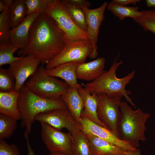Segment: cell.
<instances>
[{"label":"cell","instance_id":"obj_9","mask_svg":"<svg viewBox=\"0 0 155 155\" xmlns=\"http://www.w3.org/2000/svg\"><path fill=\"white\" fill-rule=\"evenodd\" d=\"M97 95L98 118L118 137L117 123L120 114L119 106L123 96L119 94L111 98L104 93Z\"/></svg>","mask_w":155,"mask_h":155},{"label":"cell","instance_id":"obj_4","mask_svg":"<svg viewBox=\"0 0 155 155\" xmlns=\"http://www.w3.org/2000/svg\"><path fill=\"white\" fill-rule=\"evenodd\" d=\"M119 57V55L108 71H104L100 77L92 82L82 85L91 93H104L111 98L121 94L127 102L135 108V104L129 97L131 91L125 89L126 86L134 78L135 72L133 70L125 76L118 78L116 75V71L123 62L122 61L117 62Z\"/></svg>","mask_w":155,"mask_h":155},{"label":"cell","instance_id":"obj_15","mask_svg":"<svg viewBox=\"0 0 155 155\" xmlns=\"http://www.w3.org/2000/svg\"><path fill=\"white\" fill-rule=\"evenodd\" d=\"M105 60L103 57H98L94 60L79 64L76 70L77 79L88 81H93L104 71Z\"/></svg>","mask_w":155,"mask_h":155},{"label":"cell","instance_id":"obj_32","mask_svg":"<svg viewBox=\"0 0 155 155\" xmlns=\"http://www.w3.org/2000/svg\"><path fill=\"white\" fill-rule=\"evenodd\" d=\"M68 3L78 8L83 9L89 8L91 6L90 3L86 0H65Z\"/></svg>","mask_w":155,"mask_h":155},{"label":"cell","instance_id":"obj_29","mask_svg":"<svg viewBox=\"0 0 155 155\" xmlns=\"http://www.w3.org/2000/svg\"><path fill=\"white\" fill-rule=\"evenodd\" d=\"M10 29L9 9L7 8L0 14V43L9 41Z\"/></svg>","mask_w":155,"mask_h":155},{"label":"cell","instance_id":"obj_14","mask_svg":"<svg viewBox=\"0 0 155 155\" xmlns=\"http://www.w3.org/2000/svg\"><path fill=\"white\" fill-rule=\"evenodd\" d=\"M40 14L37 13L28 15L18 25L11 29L9 34V41L19 50L27 46L32 26Z\"/></svg>","mask_w":155,"mask_h":155},{"label":"cell","instance_id":"obj_36","mask_svg":"<svg viewBox=\"0 0 155 155\" xmlns=\"http://www.w3.org/2000/svg\"><path fill=\"white\" fill-rule=\"evenodd\" d=\"M5 6L9 9L12 5L13 0H2Z\"/></svg>","mask_w":155,"mask_h":155},{"label":"cell","instance_id":"obj_1","mask_svg":"<svg viewBox=\"0 0 155 155\" xmlns=\"http://www.w3.org/2000/svg\"><path fill=\"white\" fill-rule=\"evenodd\" d=\"M65 34L55 21L46 13H40L31 27L27 46L19 50L20 57L31 56L45 65L63 49Z\"/></svg>","mask_w":155,"mask_h":155},{"label":"cell","instance_id":"obj_8","mask_svg":"<svg viewBox=\"0 0 155 155\" xmlns=\"http://www.w3.org/2000/svg\"><path fill=\"white\" fill-rule=\"evenodd\" d=\"M42 139L50 153L74 155V139L70 133H66L43 123H40Z\"/></svg>","mask_w":155,"mask_h":155},{"label":"cell","instance_id":"obj_24","mask_svg":"<svg viewBox=\"0 0 155 155\" xmlns=\"http://www.w3.org/2000/svg\"><path fill=\"white\" fill-rule=\"evenodd\" d=\"M73 137L74 155H93L90 143L84 132L80 129Z\"/></svg>","mask_w":155,"mask_h":155},{"label":"cell","instance_id":"obj_18","mask_svg":"<svg viewBox=\"0 0 155 155\" xmlns=\"http://www.w3.org/2000/svg\"><path fill=\"white\" fill-rule=\"evenodd\" d=\"M85 133L93 155H126L128 153V151H125L106 140L90 134Z\"/></svg>","mask_w":155,"mask_h":155},{"label":"cell","instance_id":"obj_22","mask_svg":"<svg viewBox=\"0 0 155 155\" xmlns=\"http://www.w3.org/2000/svg\"><path fill=\"white\" fill-rule=\"evenodd\" d=\"M107 8L120 21L127 17L131 18L135 20L140 14L138 7L121 5L111 1L108 3Z\"/></svg>","mask_w":155,"mask_h":155},{"label":"cell","instance_id":"obj_33","mask_svg":"<svg viewBox=\"0 0 155 155\" xmlns=\"http://www.w3.org/2000/svg\"><path fill=\"white\" fill-rule=\"evenodd\" d=\"M112 2L118 5L126 6L127 5L132 4L134 5H136L137 3L140 1V0H113Z\"/></svg>","mask_w":155,"mask_h":155},{"label":"cell","instance_id":"obj_34","mask_svg":"<svg viewBox=\"0 0 155 155\" xmlns=\"http://www.w3.org/2000/svg\"><path fill=\"white\" fill-rule=\"evenodd\" d=\"M29 134L27 131L25 129L24 133V136L27 145L28 155H35L34 152L32 149L30 144L28 135Z\"/></svg>","mask_w":155,"mask_h":155},{"label":"cell","instance_id":"obj_10","mask_svg":"<svg viewBox=\"0 0 155 155\" xmlns=\"http://www.w3.org/2000/svg\"><path fill=\"white\" fill-rule=\"evenodd\" d=\"M35 121L45 123L60 130L65 128L73 137L80 129L79 124L67 108L57 109L40 114L36 117Z\"/></svg>","mask_w":155,"mask_h":155},{"label":"cell","instance_id":"obj_6","mask_svg":"<svg viewBox=\"0 0 155 155\" xmlns=\"http://www.w3.org/2000/svg\"><path fill=\"white\" fill-rule=\"evenodd\" d=\"M97 55L90 40H72L66 39L63 50L48 62L45 67L49 69L69 62L83 63L85 62L88 57L94 59Z\"/></svg>","mask_w":155,"mask_h":155},{"label":"cell","instance_id":"obj_28","mask_svg":"<svg viewBox=\"0 0 155 155\" xmlns=\"http://www.w3.org/2000/svg\"><path fill=\"white\" fill-rule=\"evenodd\" d=\"M14 78L8 69L0 67V92H9L14 90Z\"/></svg>","mask_w":155,"mask_h":155},{"label":"cell","instance_id":"obj_13","mask_svg":"<svg viewBox=\"0 0 155 155\" xmlns=\"http://www.w3.org/2000/svg\"><path fill=\"white\" fill-rule=\"evenodd\" d=\"M108 4L107 2H105L100 7L95 9H83L87 25V32L93 45L95 52L97 55V44L99 28L104 19V12Z\"/></svg>","mask_w":155,"mask_h":155},{"label":"cell","instance_id":"obj_5","mask_svg":"<svg viewBox=\"0 0 155 155\" xmlns=\"http://www.w3.org/2000/svg\"><path fill=\"white\" fill-rule=\"evenodd\" d=\"M33 92L49 98H60L70 86L65 81L48 75L41 65L24 84Z\"/></svg>","mask_w":155,"mask_h":155},{"label":"cell","instance_id":"obj_16","mask_svg":"<svg viewBox=\"0 0 155 155\" xmlns=\"http://www.w3.org/2000/svg\"><path fill=\"white\" fill-rule=\"evenodd\" d=\"M84 104L81 117H85L97 124L105 128H107L99 119L97 115L98 95L91 93L85 87L82 86L78 88ZM108 129V128H107Z\"/></svg>","mask_w":155,"mask_h":155},{"label":"cell","instance_id":"obj_20","mask_svg":"<svg viewBox=\"0 0 155 155\" xmlns=\"http://www.w3.org/2000/svg\"><path fill=\"white\" fill-rule=\"evenodd\" d=\"M19 92H0V113L17 120L21 117L18 106Z\"/></svg>","mask_w":155,"mask_h":155},{"label":"cell","instance_id":"obj_35","mask_svg":"<svg viewBox=\"0 0 155 155\" xmlns=\"http://www.w3.org/2000/svg\"><path fill=\"white\" fill-rule=\"evenodd\" d=\"M146 6L149 7H155V0H146Z\"/></svg>","mask_w":155,"mask_h":155},{"label":"cell","instance_id":"obj_38","mask_svg":"<svg viewBox=\"0 0 155 155\" xmlns=\"http://www.w3.org/2000/svg\"><path fill=\"white\" fill-rule=\"evenodd\" d=\"M7 8V7L2 2V0H0V12H1Z\"/></svg>","mask_w":155,"mask_h":155},{"label":"cell","instance_id":"obj_3","mask_svg":"<svg viewBox=\"0 0 155 155\" xmlns=\"http://www.w3.org/2000/svg\"><path fill=\"white\" fill-rule=\"evenodd\" d=\"M119 109L120 114L117 127L118 137L137 148L140 146V141L146 140L145 123L150 115L139 108L133 110L123 101L120 103Z\"/></svg>","mask_w":155,"mask_h":155},{"label":"cell","instance_id":"obj_30","mask_svg":"<svg viewBox=\"0 0 155 155\" xmlns=\"http://www.w3.org/2000/svg\"><path fill=\"white\" fill-rule=\"evenodd\" d=\"M27 15L35 13H45L52 0H25Z\"/></svg>","mask_w":155,"mask_h":155},{"label":"cell","instance_id":"obj_7","mask_svg":"<svg viewBox=\"0 0 155 155\" xmlns=\"http://www.w3.org/2000/svg\"><path fill=\"white\" fill-rule=\"evenodd\" d=\"M57 22L64 33L66 39L90 40L88 33L74 22L62 0H52L45 13Z\"/></svg>","mask_w":155,"mask_h":155},{"label":"cell","instance_id":"obj_31","mask_svg":"<svg viewBox=\"0 0 155 155\" xmlns=\"http://www.w3.org/2000/svg\"><path fill=\"white\" fill-rule=\"evenodd\" d=\"M0 155H20L17 146L8 144L4 140L0 139Z\"/></svg>","mask_w":155,"mask_h":155},{"label":"cell","instance_id":"obj_26","mask_svg":"<svg viewBox=\"0 0 155 155\" xmlns=\"http://www.w3.org/2000/svg\"><path fill=\"white\" fill-rule=\"evenodd\" d=\"M145 31H149L155 35V10H143L140 16L135 20Z\"/></svg>","mask_w":155,"mask_h":155},{"label":"cell","instance_id":"obj_39","mask_svg":"<svg viewBox=\"0 0 155 155\" xmlns=\"http://www.w3.org/2000/svg\"><path fill=\"white\" fill-rule=\"evenodd\" d=\"M49 155H66L62 153H50Z\"/></svg>","mask_w":155,"mask_h":155},{"label":"cell","instance_id":"obj_23","mask_svg":"<svg viewBox=\"0 0 155 155\" xmlns=\"http://www.w3.org/2000/svg\"><path fill=\"white\" fill-rule=\"evenodd\" d=\"M19 49L9 41L0 43V66L9 65L20 59L22 57H16L14 53Z\"/></svg>","mask_w":155,"mask_h":155},{"label":"cell","instance_id":"obj_12","mask_svg":"<svg viewBox=\"0 0 155 155\" xmlns=\"http://www.w3.org/2000/svg\"><path fill=\"white\" fill-rule=\"evenodd\" d=\"M79 124L80 129L85 133L90 134L106 140L125 151H136L128 143L119 139L111 130L100 126L85 117H81Z\"/></svg>","mask_w":155,"mask_h":155},{"label":"cell","instance_id":"obj_19","mask_svg":"<svg viewBox=\"0 0 155 155\" xmlns=\"http://www.w3.org/2000/svg\"><path fill=\"white\" fill-rule=\"evenodd\" d=\"M61 98L65 104L72 116L79 124L84 104L78 88L70 86Z\"/></svg>","mask_w":155,"mask_h":155},{"label":"cell","instance_id":"obj_2","mask_svg":"<svg viewBox=\"0 0 155 155\" xmlns=\"http://www.w3.org/2000/svg\"><path fill=\"white\" fill-rule=\"evenodd\" d=\"M18 106L21 117V127L29 134L36 117L54 109L67 108L61 98L44 97L33 92L25 85L19 91Z\"/></svg>","mask_w":155,"mask_h":155},{"label":"cell","instance_id":"obj_11","mask_svg":"<svg viewBox=\"0 0 155 155\" xmlns=\"http://www.w3.org/2000/svg\"><path fill=\"white\" fill-rule=\"evenodd\" d=\"M41 65L38 59L30 55L22 57L10 64L8 69L15 80L14 91L19 92L26 80L36 73Z\"/></svg>","mask_w":155,"mask_h":155},{"label":"cell","instance_id":"obj_27","mask_svg":"<svg viewBox=\"0 0 155 155\" xmlns=\"http://www.w3.org/2000/svg\"><path fill=\"white\" fill-rule=\"evenodd\" d=\"M17 120L0 113V139L8 138L13 134L17 127Z\"/></svg>","mask_w":155,"mask_h":155},{"label":"cell","instance_id":"obj_37","mask_svg":"<svg viewBox=\"0 0 155 155\" xmlns=\"http://www.w3.org/2000/svg\"><path fill=\"white\" fill-rule=\"evenodd\" d=\"M126 155H143L140 152V151L139 149H138L136 151H128V153Z\"/></svg>","mask_w":155,"mask_h":155},{"label":"cell","instance_id":"obj_21","mask_svg":"<svg viewBox=\"0 0 155 155\" xmlns=\"http://www.w3.org/2000/svg\"><path fill=\"white\" fill-rule=\"evenodd\" d=\"M27 15L25 0H13L9 8V17L11 29L20 24Z\"/></svg>","mask_w":155,"mask_h":155},{"label":"cell","instance_id":"obj_17","mask_svg":"<svg viewBox=\"0 0 155 155\" xmlns=\"http://www.w3.org/2000/svg\"><path fill=\"white\" fill-rule=\"evenodd\" d=\"M81 63L78 62L68 63L51 69H46V71L50 76L63 79L70 87L78 88L82 85L78 82L76 70L78 66Z\"/></svg>","mask_w":155,"mask_h":155},{"label":"cell","instance_id":"obj_25","mask_svg":"<svg viewBox=\"0 0 155 155\" xmlns=\"http://www.w3.org/2000/svg\"><path fill=\"white\" fill-rule=\"evenodd\" d=\"M62 1L74 22L81 29L87 32V25L83 9L68 3L65 0Z\"/></svg>","mask_w":155,"mask_h":155}]
</instances>
